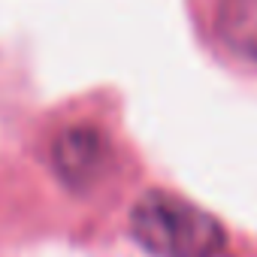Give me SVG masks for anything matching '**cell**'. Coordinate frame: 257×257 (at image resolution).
I'll list each match as a JSON object with an SVG mask.
<instances>
[{"instance_id": "6da1fadb", "label": "cell", "mask_w": 257, "mask_h": 257, "mask_svg": "<svg viewBox=\"0 0 257 257\" xmlns=\"http://www.w3.org/2000/svg\"><path fill=\"white\" fill-rule=\"evenodd\" d=\"M131 233L155 257H221L227 248V230L215 215L167 191H149L134 203Z\"/></svg>"}, {"instance_id": "7a4b0ae2", "label": "cell", "mask_w": 257, "mask_h": 257, "mask_svg": "<svg viewBox=\"0 0 257 257\" xmlns=\"http://www.w3.org/2000/svg\"><path fill=\"white\" fill-rule=\"evenodd\" d=\"M49 164L70 194H94L115 167V149L94 124H70L52 140Z\"/></svg>"}, {"instance_id": "3957f363", "label": "cell", "mask_w": 257, "mask_h": 257, "mask_svg": "<svg viewBox=\"0 0 257 257\" xmlns=\"http://www.w3.org/2000/svg\"><path fill=\"white\" fill-rule=\"evenodd\" d=\"M215 31L230 52L257 61V0H218Z\"/></svg>"}]
</instances>
